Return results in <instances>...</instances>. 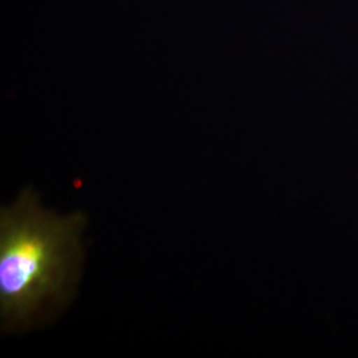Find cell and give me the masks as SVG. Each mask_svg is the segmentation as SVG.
Returning a JSON list of instances; mask_svg holds the SVG:
<instances>
[{"label":"cell","instance_id":"obj_1","mask_svg":"<svg viewBox=\"0 0 358 358\" xmlns=\"http://www.w3.org/2000/svg\"><path fill=\"white\" fill-rule=\"evenodd\" d=\"M85 217H59L29 189L0 214V310L3 325H27L48 301H62L76 279Z\"/></svg>","mask_w":358,"mask_h":358}]
</instances>
